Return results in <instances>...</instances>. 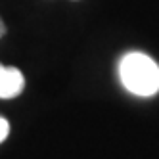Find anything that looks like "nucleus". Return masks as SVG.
<instances>
[{
    "mask_svg": "<svg viewBox=\"0 0 159 159\" xmlns=\"http://www.w3.org/2000/svg\"><path fill=\"white\" fill-rule=\"evenodd\" d=\"M123 86L136 96H153L159 92V65L142 52L127 54L119 63Z\"/></svg>",
    "mask_w": 159,
    "mask_h": 159,
    "instance_id": "obj_1",
    "label": "nucleus"
},
{
    "mask_svg": "<svg viewBox=\"0 0 159 159\" xmlns=\"http://www.w3.org/2000/svg\"><path fill=\"white\" fill-rule=\"evenodd\" d=\"M25 86V79L17 67H6L0 63V98L10 100L21 94Z\"/></svg>",
    "mask_w": 159,
    "mask_h": 159,
    "instance_id": "obj_2",
    "label": "nucleus"
},
{
    "mask_svg": "<svg viewBox=\"0 0 159 159\" xmlns=\"http://www.w3.org/2000/svg\"><path fill=\"white\" fill-rule=\"evenodd\" d=\"M8 132H10V125L4 117H0V142H4L8 138Z\"/></svg>",
    "mask_w": 159,
    "mask_h": 159,
    "instance_id": "obj_3",
    "label": "nucleus"
},
{
    "mask_svg": "<svg viewBox=\"0 0 159 159\" xmlns=\"http://www.w3.org/2000/svg\"><path fill=\"white\" fill-rule=\"evenodd\" d=\"M4 33H6V27H4V21H2V19H0V37H2V35H4Z\"/></svg>",
    "mask_w": 159,
    "mask_h": 159,
    "instance_id": "obj_4",
    "label": "nucleus"
}]
</instances>
